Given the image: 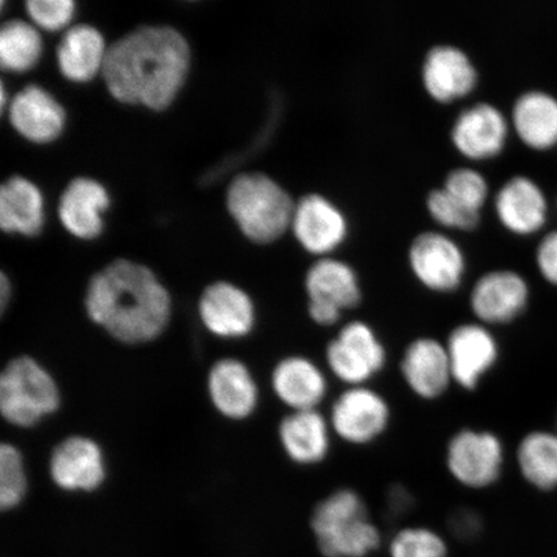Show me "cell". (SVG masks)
Returning a JSON list of instances; mask_svg holds the SVG:
<instances>
[{
    "mask_svg": "<svg viewBox=\"0 0 557 557\" xmlns=\"http://www.w3.org/2000/svg\"><path fill=\"white\" fill-rule=\"evenodd\" d=\"M537 263L543 277L557 285V233L549 234L542 240Z\"/></svg>",
    "mask_w": 557,
    "mask_h": 557,
    "instance_id": "obj_36",
    "label": "cell"
},
{
    "mask_svg": "<svg viewBox=\"0 0 557 557\" xmlns=\"http://www.w3.org/2000/svg\"><path fill=\"white\" fill-rule=\"evenodd\" d=\"M505 463V444L492 430L476 426L459 428L445 443V471L453 483L463 490H491L503 478Z\"/></svg>",
    "mask_w": 557,
    "mask_h": 557,
    "instance_id": "obj_7",
    "label": "cell"
},
{
    "mask_svg": "<svg viewBox=\"0 0 557 557\" xmlns=\"http://www.w3.org/2000/svg\"><path fill=\"white\" fill-rule=\"evenodd\" d=\"M58 383L30 357L10 361L0 375V412L13 426L33 428L59 409Z\"/></svg>",
    "mask_w": 557,
    "mask_h": 557,
    "instance_id": "obj_6",
    "label": "cell"
},
{
    "mask_svg": "<svg viewBox=\"0 0 557 557\" xmlns=\"http://www.w3.org/2000/svg\"><path fill=\"white\" fill-rule=\"evenodd\" d=\"M0 226L5 233L37 235L44 226V198L38 187L12 177L0 187Z\"/></svg>",
    "mask_w": 557,
    "mask_h": 557,
    "instance_id": "obj_26",
    "label": "cell"
},
{
    "mask_svg": "<svg viewBox=\"0 0 557 557\" xmlns=\"http://www.w3.org/2000/svg\"><path fill=\"white\" fill-rule=\"evenodd\" d=\"M40 35L25 21L12 20L0 30V62L5 70L24 73L40 59Z\"/></svg>",
    "mask_w": 557,
    "mask_h": 557,
    "instance_id": "obj_29",
    "label": "cell"
},
{
    "mask_svg": "<svg viewBox=\"0 0 557 557\" xmlns=\"http://www.w3.org/2000/svg\"><path fill=\"white\" fill-rule=\"evenodd\" d=\"M529 287L524 277L511 270H492L478 277L469 295L472 320L499 329L525 312Z\"/></svg>",
    "mask_w": 557,
    "mask_h": 557,
    "instance_id": "obj_12",
    "label": "cell"
},
{
    "mask_svg": "<svg viewBox=\"0 0 557 557\" xmlns=\"http://www.w3.org/2000/svg\"><path fill=\"white\" fill-rule=\"evenodd\" d=\"M189 64L183 35L169 26H144L108 48L102 74L116 100L164 110L176 99Z\"/></svg>",
    "mask_w": 557,
    "mask_h": 557,
    "instance_id": "obj_1",
    "label": "cell"
},
{
    "mask_svg": "<svg viewBox=\"0 0 557 557\" xmlns=\"http://www.w3.org/2000/svg\"><path fill=\"white\" fill-rule=\"evenodd\" d=\"M517 461L522 478L541 491L557 486V435L533 431L521 438Z\"/></svg>",
    "mask_w": 557,
    "mask_h": 557,
    "instance_id": "obj_28",
    "label": "cell"
},
{
    "mask_svg": "<svg viewBox=\"0 0 557 557\" xmlns=\"http://www.w3.org/2000/svg\"><path fill=\"white\" fill-rule=\"evenodd\" d=\"M11 299V283L9 282V277L2 274V278H0V304H2V311H5L7 305Z\"/></svg>",
    "mask_w": 557,
    "mask_h": 557,
    "instance_id": "obj_38",
    "label": "cell"
},
{
    "mask_svg": "<svg viewBox=\"0 0 557 557\" xmlns=\"http://www.w3.org/2000/svg\"><path fill=\"white\" fill-rule=\"evenodd\" d=\"M408 262L417 282L436 295L456 294L468 271V262L458 244L436 232L417 236L409 248Z\"/></svg>",
    "mask_w": 557,
    "mask_h": 557,
    "instance_id": "obj_11",
    "label": "cell"
},
{
    "mask_svg": "<svg viewBox=\"0 0 557 557\" xmlns=\"http://www.w3.org/2000/svg\"><path fill=\"white\" fill-rule=\"evenodd\" d=\"M443 189L459 203L480 212L487 197V184L482 173L470 169L451 171Z\"/></svg>",
    "mask_w": 557,
    "mask_h": 557,
    "instance_id": "obj_33",
    "label": "cell"
},
{
    "mask_svg": "<svg viewBox=\"0 0 557 557\" xmlns=\"http://www.w3.org/2000/svg\"><path fill=\"white\" fill-rule=\"evenodd\" d=\"M109 207V195L89 178H76L62 194L59 215L67 230L81 239H94L102 232L101 213Z\"/></svg>",
    "mask_w": 557,
    "mask_h": 557,
    "instance_id": "obj_23",
    "label": "cell"
},
{
    "mask_svg": "<svg viewBox=\"0 0 557 557\" xmlns=\"http://www.w3.org/2000/svg\"><path fill=\"white\" fill-rule=\"evenodd\" d=\"M199 315L206 329L221 338L247 337L257 323L252 298L227 282L206 288L199 301Z\"/></svg>",
    "mask_w": 557,
    "mask_h": 557,
    "instance_id": "obj_17",
    "label": "cell"
},
{
    "mask_svg": "<svg viewBox=\"0 0 557 557\" xmlns=\"http://www.w3.org/2000/svg\"><path fill=\"white\" fill-rule=\"evenodd\" d=\"M398 372L408 392L424 403L442 400L455 387L444 339L430 334L416 336L404 346Z\"/></svg>",
    "mask_w": 557,
    "mask_h": 557,
    "instance_id": "obj_10",
    "label": "cell"
},
{
    "mask_svg": "<svg viewBox=\"0 0 557 557\" xmlns=\"http://www.w3.org/2000/svg\"><path fill=\"white\" fill-rule=\"evenodd\" d=\"M424 88L434 100L451 102L472 92L478 72L469 55L455 46L431 48L423 62Z\"/></svg>",
    "mask_w": 557,
    "mask_h": 557,
    "instance_id": "obj_21",
    "label": "cell"
},
{
    "mask_svg": "<svg viewBox=\"0 0 557 557\" xmlns=\"http://www.w3.org/2000/svg\"><path fill=\"white\" fill-rule=\"evenodd\" d=\"M227 207L248 239L268 244L281 238L290 227L296 205L267 174L248 173L230 185Z\"/></svg>",
    "mask_w": 557,
    "mask_h": 557,
    "instance_id": "obj_4",
    "label": "cell"
},
{
    "mask_svg": "<svg viewBox=\"0 0 557 557\" xmlns=\"http://www.w3.org/2000/svg\"><path fill=\"white\" fill-rule=\"evenodd\" d=\"M290 227L302 248L320 259L330 257L345 242L347 235L344 213L319 194L306 195L298 201Z\"/></svg>",
    "mask_w": 557,
    "mask_h": 557,
    "instance_id": "obj_16",
    "label": "cell"
},
{
    "mask_svg": "<svg viewBox=\"0 0 557 557\" xmlns=\"http://www.w3.org/2000/svg\"><path fill=\"white\" fill-rule=\"evenodd\" d=\"M388 499L389 508L396 512H406L413 505L412 494L403 485L393 486Z\"/></svg>",
    "mask_w": 557,
    "mask_h": 557,
    "instance_id": "obj_37",
    "label": "cell"
},
{
    "mask_svg": "<svg viewBox=\"0 0 557 557\" xmlns=\"http://www.w3.org/2000/svg\"><path fill=\"white\" fill-rule=\"evenodd\" d=\"M455 387L476 393L500 359L496 332L475 320L458 323L444 338Z\"/></svg>",
    "mask_w": 557,
    "mask_h": 557,
    "instance_id": "obj_9",
    "label": "cell"
},
{
    "mask_svg": "<svg viewBox=\"0 0 557 557\" xmlns=\"http://www.w3.org/2000/svg\"><path fill=\"white\" fill-rule=\"evenodd\" d=\"M507 138V122L497 108L480 102L466 109L451 129V141L466 158L483 160L497 157Z\"/></svg>",
    "mask_w": 557,
    "mask_h": 557,
    "instance_id": "obj_20",
    "label": "cell"
},
{
    "mask_svg": "<svg viewBox=\"0 0 557 557\" xmlns=\"http://www.w3.org/2000/svg\"><path fill=\"white\" fill-rule=\"evenodd\" d=\"M326 416L336 441L351 448L372 447L394 422L392 401L373 385L344 387L333 396Z\"/></svg>",
    "mask_w": 557,
    "mask_h": 557,
    "instance_id": "obj_8",
    "label": "cell"
},
{
    "mask_svg": "<svg viewBox=\"0 0 557 557\" xmlns=\"http://www.w3.org/2000/svg\"><path fill=\"white\" fill-rule=\"evenodd\" d=\"M449 528L455 537L462 541H471L479 537L484 528L482 517L472 508H458L453 512Z\"/></svg>",
    "mask_w": 557,
    "mask_h": 557,
    "instance_id": "obj_35",
    "label": "cell"
},
{
    "mask_svg": "<svg viewBox=\"0 0 557 557\" xmlns=\"http://www.w3.org/2000/svg\"><path fill=\"white\" fill-rule=\"evenodd\" d=\"M277 437L289 461L306 469L329 461L336 442L322 409L289 412L278 423Z\"/></svg>",
    "mask_w": 557,
    "mask_h": 557,
    "instance_id": "obj_14",
    "label": "cell"
},
{
    "mask_svg": "<svg viewBox=\"0 0 557 557\" xmlns=\"http://www.w3.org/2000/svg\"><path fill=\"white\" fill-rule=\"evenodd\" d=\"M310 528L324 557H367L382 542L363 494L352 486H338L320 498L312 508Z\"/></svg>",
    "mask_w": 557,
    "mask_h": 557,
    "instance_id": "obj_3",
    "label": "cell"
},
{
    "mask_svg": "<svg viewBox=\"0 0 557 557\" xmlns=\"http://www.w3.org/2000/svg\"><path fill=\"white\" fill-rule=\"evenodd\" d=\"M26 10L34 23L48 32L62 29L74 16L70 0H29Z\"/></svg>",
    "mask_w": 557,
    "mask_h": 557,
    "instance_id": "obj_34",
    "label": "cell"
},
{
    "mask_svg": "<svg viewBox=\"0 0 557 557\" xmlns=\"http://www.w3.org/2000/svg\"><path fill=\"white\" fill-rule=\"evenodd\" d=\"M388 348L380 332L364 319L346 320L324 346L323 364L344 387L373 385L386 371Z\"/></svg>",
    "mask_w": 557,
    "mask_h": 557,
    "instance_id": "obj_5",
    "label": "cell"
},
{
    "mask_svg": "<svg viewBox=\"0 0 557 557\" xmlns=\"http://www.w3.org/2000/svg\"><path fill=\"white\" fill-rule=\"evenodd\" d=\"M55 485L67 492H94L107 478L103 453L92 438L72 436L54 448L50 462Z\"/></svg>",
    "mask_w": 557,
    "mask_h": 557,
    "instance_id": "obj_18",
    "label": "cell"
},
{
    "mask_svg": "<svg viewBox=\"0 0 557 557\" xmlns=\"http://www.w3.org/2000/svg\"><path fill=\"white\" fill-rule=\"evenodd\" d=\"M428 209L438 224L450 228L473 230L482 218L480 212L472 211L451 198L443 187L429 194Z\"/></svg>",
    "mask_w": 557,
    "mask_h": 557,
    "instance_id": "obj_32",
    "label": "cell"
},
{
    "mask_svg": "<svg viewBox=\"0 0 557 557\" xmlns=\"http://www.w3.org/2000/svg\"><path fill=\"white\" fill-rule=\"evenodd\" d=\"M208 393L215 409L230 420L252 416L260 403V388L249 368L240 360L218 361L208 375Z\"/></svg>",
    "mask_w": 557,
    "mask_h": 557,
    "instance_id": "obj_19",
    "label": "cell"
},
{
    "mask_svg": "<svg viewBox=\"0 0 557 557\" xmlns=\"http://www.w3.org/2000/svg\"><path fill=\"white\" fill-rule=\"evenodd\" d=\"M498 219L511 232L532 234L546 221L547 205L540 187L525 177H513L496 198Z\"/></svg>",
    "mask_w": 557,
    "mask_h": 557,
    "instance_id": "obj_24",
    "label": "cell"
},
{
    "mask_svg": "<svg viewBox=\"0 0 557 557\" xmlns=\"http://www.w3.org/2000/svg\"><path fill=\"white\" fill-rule=\"evenodd\" d=\"M305 292L309 306H319L343 317L357 310L364 299L357 271L333 257H323L311 264L305 276Z\"/></svg>",
    "mask_w": 557,
    "mask_h": 557,
    "instance_id": "obj_15",
    "label": "cell"
},
{
    "mask_svg": "<svg viewBox=\"0 0 557 557\" xmlns=\"http://www.w3.org/2000/svg\"><path fill=\"white\" fill-rule=\"evenodd\" d=\"M331 381L323 361L304 354L282 358L271 372V387L289 412L322 409L330 400Z\"/></svg>",
    "mask_w": 557,
    "mask_h": 557,
    "instance_id": "obj_13",
    "label": "cell"
},
{
    "mask_svg": "<svg viewBox=\"0 0 557 557\" xmlns=\"http://www.w3.org/2000/svg\"><path fill=\"white\" fill-rule=\"evenodd\" d=\"M515 129L528 146L545 150L557 143V101L542 92L522 95L512 111Z\"/></svg>",
    "mask_w": 557,
    "mask_h": 557,
    "instance_id": "obj_27",
    "label": "cell"
},
{
    "mask_svg": "<svg viewBox=\"0 0 557 557\" xmlns=\"http://www.w3.org/2000/svg\"><path fill=\"white\" fill-rule=\"evenodd\" d=\"M108 48L102 35L92 26L78 25L70 29L58 48L61 73L69 81L88 82L102 72Z\"/></svg>",
    "mask_w": 557,
    "mask_h": 557,
    "instance_id": "obj_25",
    "label": "cell"
},
{
    "mask_svg": "<svg viewBox=\"0 0 557 557\" xmlns=\"http://www.w3.org/2000/svg\"><path fill=\"white\" fill-rule=\"evenodd\" d=\"M27 476L23 455L15 445L4 443L0 448V507L12 510L23 503Z\"/></svg>",
    "mask_w": 557,
    "mask_h": 557,
    "instance_id": "obj_31",
    "label": "cell"
},
{
    "mask_svg": "<svg viewBox=\"0 0 557 557\" xmlns=\"http://www.w3.org/2000/svg\"><path fill=\"white\" fill-rule=\"evenodd\" d=\"M10 121L18 134L29 141L47 144L61 135L65 113L47 90L29 86L13 97Z\"/></svg>",
    "mask_w": 557,
    "mask_h": 557,
    "instance_id": "obj_22",
    "label": "cell"
},
{
    "mask_svg": "<svg viewBox=\"0 0 557 557\" xmlns=\"http://www.w3.org/2000/svg\"><path fill=\"white\" fill-rule=\"evenodd\" d=\"M88 317L122 344L150 343L170 323L169 290L149 268L116 260L97 273L86 295Z\"/></svg>",
    "mask_w": 557,
    "mask_h": 557,
    "instance_id": "obj_2",
    "label": "cell"
},
{
    "mask_svg": "<svg viewBox=\"0 0 557 557\" xmlns=\"http://www.w3.org/2000/svg\"><path fill=\"white\" fill-rule=\"evenodd\" d=\"M389 557H447L448 543L433 528L410 525L394 535Z\"/></svg>",
    "mask_w": 557,
    "mask_h": 557,
    "instance_id": "obj_30",
    "label": "cell"
}]
</instances>
